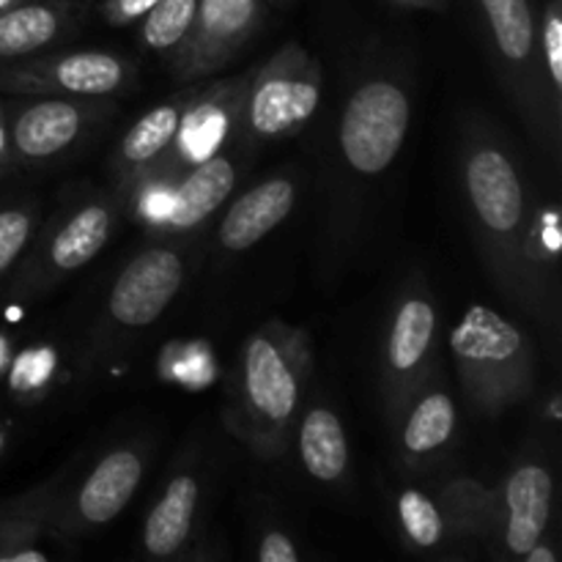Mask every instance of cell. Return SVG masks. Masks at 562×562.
Masks as SVG:
<instances>
[{
	"label": "cell",
	"mask_w": 562,
	"mask_h": 562,
	"mask_svg": "<svg viewBox=\"0 0 562 562\" xmlns=\"http://www.w3.org/2000/svg\"><path fill=\"white\" fill-rule=\"evenodd\" d=\"M311 371L305 329L274 318L245 340L223 420L258 459L272 461L289 450Z\"/></svg>",
	"instance_id": "1"
},
{
	"label": "cell",
	"mask_w": 562,
	"mask_h": 562,
	"mask_svg": "<svg viewBox=\"0 0 562 562\" xmlns=\"http://www.w3.org/2000/svg\"><path fill=\"white\" fill-rule=\"evenodd\" d=\"M472 228L494 283L525 311L543 316L541 294L521 258V236L530 220V201L521 165L499 137L470 130L461 159Z\"/></svg>",
	"instance_id": "2"
},
{
	"label": "cell",
	"mask_w": 562,
	"mask_h": 562,
	"mask_svg": "<svg viewBox=\"0 0 562 562\" xmlns=\"http://www.w3.org/2000/svg\"><path fill=\"white\" fill-rule=\"evenodd\" d=\"M448 344L472 409L497 417L530 398L532 346L514 322L486 305H472L450 329Z\"/></svg>",
	"instance_id": "3"
},
{
	"label": "cell",
	"mask_w": 562,
	"mask_h": 562,
	"mask_svg": "<svg viewBox=\"0 0 562 562\" xmlns=\"http://www.w3.org/2000/svg\"><path fill=\"white\" fill-rule=\"evenodd\" d=\"M322 97L324 71L316 58L302 44H283L261 69H252L239 137L247 146H263L294 135L316 115Z\"/></svg>",
	"instance_id": "4"
},
{
	"label": "cell",
	"mask_w": 562,
	"mask_h": 562,
	"mask_svg": "<svg viewBox=\"0 0 562 562\" xmlns=\"http://www.w3.org/2000/svg\"><path fill=\"white\" fill-rule=\"evenodd\" d=\"M124 209L119 192L88 195L36 231L14 280L16 296H38L91 263L113 236Z\"/></svg>",
	"instance_id": "5"
},
{
	"label": "cell",
	"mask_w": 562,
	"mask_h": 562,
	"mask_svg": "<svg viewBox=\"0 0 562 562\" xmlns=\"http://www.w3.org/2000/svg\"><path fill=\"white\" fill-rule=\"evenodd\" d=\"M412 124V99L404 82L387 75L366 77L355 86L340 113L338 143L349 170L379 176L404 148Z\"/></svg>",
	"instance_id": "6"
},
{
	"label": "cell",
	"mask_w": 562,
	"mask_h": 562,
	"mask_svg": "<svg viewBox=\"0 0 562 562\" xmlns=\"http://www.w3.org/2000/svg\"><path fill=\"white\" fill-rule=\"evenodd\" d=\"M135 80L130 58L113 49H71V53L27 55L0 64V91L33 97L113 99Z\"/></svg>",
	"instance_id": "7"
},
{
	"label": "cell",
	"mask_w": 562,
	"mask_h": 562,
	"mask_svg": "<svg viewBox=\"0 0 562 562\" xmlns=\"http://www.w3.org/2000/svg\"><path fill=\"white\" fill-rule=\"evenodd\" d=\"M437 305L417 285L404 289L390 313L382 344V398L390 423H398L412 395L428 382L437 362Z\"/></svg>",
	"instance_id": "8"
},
{
	"label": "cell",
	"mask_w": 562,
	"mask_h": 562,
	"mask_svg": "<svg viewBox=\"0 0 562 562\" xmlns=\"http://www.w3.org/2000/svg\"><path fill=\"white\" fill-rule=\"evenodd\" d=\"M3 110L16 165L42 168L69 154L113 108L108 99L11 93Z\"/></svg>",
	"instance_id": "9"
},
{
	"label": "cell",
	"mask_w": 562,
	"mask_h": 562,
	"mask_svg": "<svg viewBox=\"0 0 562 562\" xmlns=\"http://www.w3.org/2000/svg\"><path fill=\"white\" fill-rule=\"evenodd\" d=\"M477 5H481L483 25L499 60V75L505 77V86L514 93L530 126L543 130L547 99H552V93H547V86H543L547 77L538 58V22L532 3L530 0H477Z\"/></svg>",
	"instance_id": "10"
},
{
	"label": "cell",
	"mask_w": 562,
	"mask_h": 562,
	"mask_svg": "<svg viewBox=\"0 0 562 562\" xmlns=\"http://www.w3.org/2000/svg\"><path fill=\"white\" fill-rule=\"evenodd\" d=\"M250 75L252 71H241L236 77H225V80L198 88L195 99L181 115V124L170 148L146 173L157 170V173L179 179L192 165L234 146V137H239L241 104H245Z\"/></svg>",
	"instance_id": "11"
},
{
	"label": "cell",
	"mask_w": 562,
	"mask_h": 562,
	"mask_svg": "<svg viewBox=\"0 0 562 562\" xmlns=\"http://www.w3.org/2000/svg\"><path fill=\"white\" fill-rule=\"evenodd\" d=\"M267 14V0H198L195 20L170 71L179 82H195L223 69L250 42Z\"/></svg>",
	"instance_id": "12"
},
{
	"label": "cell",
	"mask_w": 562,
	"mask_h": 562,
	"mask_svg": "<svg viewBox=\"0 0 562 562\" xmlns=\"http://www.w3.org/2000/svg\"><path fill=\"white\" fill-rule=\"evenodd\" d=\"M184 252L173 241L137 252L119 272L108 296V316L119 329H146L162 316L184 283Z\"/></svg>",
	"instance_id": "13"
},
{
	"label": "cell",
	"mask_w": 562,
	"mask_h": 562,
	"mask_svg": "<svg viewBox=\"0 0 562 562\" xmlns=\"http://www.w3.org/2000/svg\"><path fill=\"white\" fill-rule=\"evenodd\" d=\"M494 494L497 503L488 541H494L503 558L521 560L532 543L547 538L554 497L552 475L541 461H521Z\"/></svg>",
	"instance_id": "14"
},
{
	"label": "cell",
	"mask_w": 562,
	"mask_h": 562,
	"mask_svg": "<svg viewBox=\"0 0 562 562\" xmlns=\"http://www.w3.org/2000/svg\"><path fill=\"white\" fill-rule=\"evenodd\" d=\"M143 470H146V461L137 448L110 450L86 477L69 508L58 510L55 532L80 536L93 527L110 525L135 497L143 481Z\"/></svg>",
	"instance_id": "15"
},
{
	"label": "cell",
	"mask_w": 562,
	"mask_h": 562,
	"mask_svg": "<svg viewBox=\"0 0 562 562\" xmlns=\"http://www.w3.org/2000/svg\"><path fill=\"white\" fill-rule=\"evenodd\" d=\"M198 82H184V88L176 93H170L168 99H162L159 104H154L151 110L140 115L130 130L124 132V137L115 146L113 159H110V168L115 176V192H124L126 187L135 179H140L151 165L159 162L165 151L173 143L176 130L181 124V115L187 113L190 102L198 93Z\"/></svg>",
	"instance_id": "16"
},
{
	"label": "cell",
	"mask_w": 562,
	"mask_h": 562,
	"mask_svg": "<svg viewBox=\"0 0 562 562\" xmlns=\"http://www.w3.org/2000/svg\"><path fill=\"white\" fill-rule=\"evenodd\" d=\"M228 148L212 154L179 176L170 214L157 236L184 239V236L203 228L214 217V212L228 201L231 192L236 190V181H239V162Z\"/></svg>",
	"instance_id": "17"
},
{
	"label": "cell",
	"mask_w": 562,
	"mask_h": 562,
	"mask_svg": "<svg viewBox=\"0 0 562 562\" xmlns=\"http://www.w3.org/2000/svg\"><path fill=\"white\" fill-rule=\"evenodd\" d=\"M91 0H22L0 14V64L44 53L64 42L86 16Z\"/></svg>",
	"instance_id": "18"
},
{
	"label": "cell",
	"mask_w": 562,
	"mask_h": 562,
	"mask_svg": "<svg viewBox=\"0 0 562 562\" xmlns=\"http://www.w3.org/2000/svg\"><path fill=\"white\" fill-rule=\"evenodd\" d=\"M296 195H300V190H296V181L291 176H269V179L258 181L256 187L241 192L220 223V247L228 252L250 250L294 212Z\"/></svg>",
	"instance_id": "19"
},
{
	"label": "cell",
	"mask_w": 562,
	"mask_h": 562,
	"mask_svg": "<svg viewBox=\"0 0 562 562\" xmlns=\"http://www.w3.org/2000/svg\"><path fill=\"white\" fill-rule=\"evenodd\" d=\"M58 481L44 483L36 492L0 505V562H47L42 543L55 530L60 494Z\"/></svg>",
	"instance_id": "20"
},
{
	"label": "cell",
	"mask_w": 562,
	"mask_h": 562,
	"mask_svg": "<svg viewBox=\"0 0 562 562\" xmlns=\"http://www.w3.org/2000/svg\"><path fill=\"white\" fill-rule=\"evenodd\" d=\"M456 423H459V409H456L453 395L439 384L428 387L426 382L412 395L404 415L395 423L401 456L409 464H423V461L434 459L456 437Z\"/></svg>",
	"instance_id": "21"
},
{
	"label": "cell",
	"mask_w": 562,
	"mask_h": 562,
	"mask_svg": "<svg viewBox=\"0 0 562 562\" xmlns=\"http://www.w3.org/2000/svg\"><path fill=\"white\" fill-rule=\"evenodd\" d=\"M198 499H201V488H198L192 472H179L165 486L154 508L148 510L146 525H143V549H146L148 558H176L190 543Z\"/></svg>",
	"instance_id": "22"
},
{
	"label": "cell",
	"mask_w": 562,
	"mask_h": 562,
	"mask_svg": "<svg viewBox=\"0 0 562 562\" xmlns=\"http://www.w3.org/2000/svg\"><path fill=\"white\" fill-rule=\"evenodd\" d=\"M294 431L302 467L313 481L338 483L349 472V439L344 423L329 406L307 409Z\"/></svg>",
	"instance_id": "23"
},
{
	"label": "cell",
	"mask_w": 562,
	"mask_h": 562,
	"mask_svg": "<svg viewBox=\"0 0 562 562\" xmlns=\"http://www.w3.org/2000/svg\"><path fill=\"white\" fill-rule=\"evenodd\" d=\"M437 503L442 508L448 532L459 538H483V541H488V532H492L494 525V503H497L494 488L470 481V477H461V481L448 483L439 492Z\"/></svg>",
	"instance_id": "24"
},
{
	"label": "cell",
	"mask_w": 562,
	"mask_h": 562,
	"mask_svg": "<svg viewBox=\"0 0 562 562\" xmlns=\"http://www.w3.org/2000/svg\"><path fill=\"white\" fill-rule=\"evenodd\" d=\"M560 206L558 203H538L527 220L525 236H521V258L541 294L543 305H549V285H552L554 269L560 261Z\"/></svg>",
	"instance_id": "25"
},
{
	"label": "cell",
	"mask_w": 562,
	"mask_h": 562,
	"mask_svg": "<svg viewBox=\"0 0 562 562\" xmlns=\"http://www.w3.org/2000/svg\"><path fill=\"white\" fill-rule=\"evenodd\" d=\"M195 9L198 0H159L137 20L140 22L137 38H140V44L148 53L173 58L181 49V44H184L187 33H190Z\"/></svg>",
	"instance_id": "26"
},
{
	"label": "cell",
	"mask_w": 562,
	"mask_h": 562,
	"mask_svg": "<svg viewBox=\"0 0 562 562\" xmlns=\"http://www.w3.org/2000/svg\"><path fill=\"white\" fill-rule=\"evenodd\" d=\"M60 360L53 346H31L11 357L5 384L20 404H38L58 382Z\"/></svg>",
	"instance_id": "27"
},
{
	"label": "cell",
	"mask_w": 562,
	"mask_h": 562,
	"mask_svg": "<svg viewBox=\"0 0 562 562\" xmlns=\"http://www.w3.org/2000/svg\"><path fill=\"white\" fill-rule=\"evenodd\" d=\"M159 376L184 390H203L217 376V360L206 340H173L159 355Z\"/></svg>",
	"instance_id": "28"
},
{
	"label": "cell",
	"mask_w": 562,
	"mask_h": 562,
	"mask_svg": "<svg viewBox=\"0 0 562 562\" xmlns=\"http://www.w3.org/2000/svg\"><path fill=\"white\" fill-rule=\"evenodd\" d=\"M398 525L404 532L406 543L415 549H437L448 538V525H445L442 508L437 497L417 488H404L398 494Z\"/></svg>",
	"instance_id": "29"
},
{
	"label": "cell",
	"mask_w": 562,
	"mask_h": 562,
	"mask_svg": "<svg viewBox=\"0 0 562 562\" xmlns=\"http://www.w3.org/2000/svg\"><path fill=\"white\" fill-rule=\"evenodd\" d=\"M36 203H14L0 209V280L22 261L27 245L38 231Z\"/></svg>",
	"instance_id": "30"
},
{
	"label": "cell",
	"mask_w": 562,
	"mask_h": 562,
	"mask_svg": "<svg viewBox=\"0 0 562 562\" xmlns=\"http://www.w3.org/2000/svg\"><path fill=\"white\" fill-rule=\"evenodd\" d=\"M538 58L552 93L554 110L560 113L562 99V0H549L538 22Z\"/></svg>",
	"instance_id": "31"
},
{
	"label": "cell",
	"mask_w": 562,
	"mask_h": 562,
	"mask_svg": "<svg viewBox=\"0 0 562 562\" xmlns=\"http://www.w3.org/2000/svg\"><path fill=\"white\" fill-rule=\"evenodd\" d=\"M159 0H102V16L108 25L124 27L140 20Z\"/></svg>",
	"instance_id": "32"
},
{
	"label": "cell",
	"mask_w": 562,
	"mask_h": 562,
	"mask_svg": "<svg viewBox=\"0 0 562 562\" xmlns=\"http://www.w3.org/2000/svg\"><path fill=\"white\" fill-rule=\"evenodd\" d=\"M256 558L258 562H296L300 560V549L285 532L269 530L263 532L261 543H258Z\"/></svg>",
	"instance_id": "33"
},
{
	"label": "cell",
	"mask_w": 562,
	"mask_h": 562,
	"mask_svg": "<svg viewBox=\"0 0 562 562\" xmlns=\"http://www.w3.org/2000/svg\"><path fill=\"white\" fill-rule=\"evenodd\" d=\"M16 168L14 151H11V137H9V121H5L3 102H0V179L9 176Z\"/></svg>",
	"instance_id": "34"
},
{
	"label": "cell",
	"mask_w": 562,
	"mask_h": 562,
	"mask_svg": "<svg viewBox=\"0 0 562 562\" xmlns=\"http://www.w3.org/2000/svg\"><path fill=\"white\" fill-rule=\"evenodd\" d=\"M525 562H558V552L552 547H547V538H541L538 543H532L525 554H521Z\"/></svg>",
	"instance_id": "35"
},
{
	"label": "cell",
	"mask_w": 562,
	"mask_h": 562,
	"mask_svg": "<svg viewBox=\"0 0 562 562\" xmlns=\"http://www.w3.org/2000/svg\"><path fill=\"white\" fill-rule=\"evenodd\" d=\"M390 3L401 5V9H442L448 0H390Z\"/></svg>",
	"instance_id": "36"
},
{
	"label": "cell",
	"mask_w": 562,
	"mask_h": 562,
	"mask_svg": "<svg viewBox=\"0 0 562 562\" xmlns=\"http://www.w3.org/2000/svg\"><path fill=\"white\" fill-rule=\"evenodd\" d=\"M16 3H22V0H0V14H3V11H9L11 5H16Z\"/></svg>",
	"instance_id": "37"
},
{
	"label": "cell",
	"mask_w": 562,
	"mask_h": 562,
	"mask_svg": "<svg viewBox=\"0 0 562 562\" xmlns=\"http://www.w3.org/2000/svg\"><path fill=\"white\" fill-rule=\"evenodd\" d=\"M3 450H5V431L0 428V453H3Z\"/></svg>",
	"instance_id": "38"
},
{
	"label": "cell",
	"mask_w": 562,
	"mask_h": 562,
	"mask_svg": "<svg viewBox=\"0 0 562 562\" xmlns=\"http://www.w3.org/2000/svg\"><path fill=\"white\" fill-rule=\"evenodd\" d=\"M267 3H274V5H289V3H294V0H267Z\"/></svg>",
	"instance_id": "39"
}]
</instances>
